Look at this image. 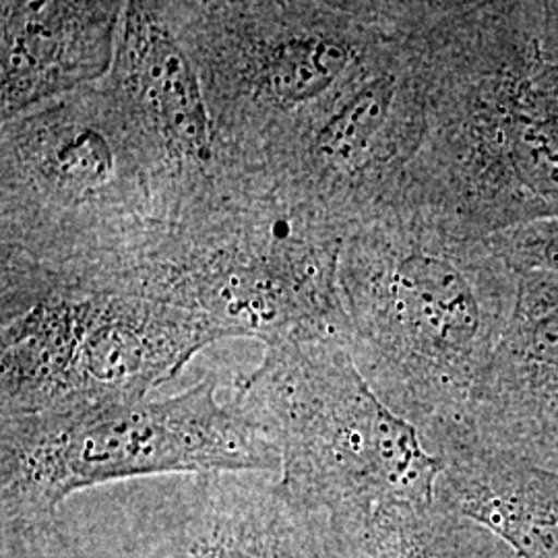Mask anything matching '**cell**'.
Listing matches in <instances>:
<instances>
[{"instance_id":"6da1fadb","label":"cell","mask_w":558,"mask_h":558,"mask_svg":"<svg viewBox=\"0 0 558 558\" xmlns=\"http://www.w3.org/2000/svg\"><path fill=\"white\" fill-rule=\"evenodd\" d=\"M230 177L281 182L304 141L418 17L420 4L166 0Z\"/></svg>"},{"instance_id":"4fadbf2b","label":"cell","mask_w":558,"mask_h":558,"mask_svg":"<svg viewBox=\"0 0 558 558\" xmlns=\"http://www.w3.org/2000/svg\"><path fill=\"white\" fill-rule=\"evenodd\" d=\"M518 156L523 172L546 191H558V140L542 129L519 133Z\"/></svg>"},{"instance_id":"9a60e30c","label":"cell","mask_w":558,"mask_h":558,"mask_svg":"<svg viewBox=\"0 0 558 558\" xmlns=\"http://www.w3.org/2000/svg\"><path fill=\"white\" fill-rule=\"evenodd\" d=\"M129 558H191V555L186 553L177 527L174 539L154 538L133 544Z\"/></svg>"},{"instance_id":"52a82bcc","label":"cell","mask_w":558,"mask_h":558,"mask_svg":"<svg viewBox=\"0 0 558 558\" xmlns=\"http://www.w3.org/2000/svg\"><path fill=\"white\" fill-rule=\"evenodd\" d=\"M54 269L75 311V356L54 412L145 401L205 348L232 339L216 320L140 286Z\"/></svg>"},{"instance_id":"30bf717a","label":"cell","mask_w":558,"mask_h":558,"mask_svg":"<svg viewBox=\"0 0 558 558\" xmlns=\"http://www.w3.org/2000/svg\"><path fill=\"white\" fill-rule=\"evenodd\" d=\"M179 534L191 558H359L327 515L257 474L197 476Z\"/></svg>"},{"instance_id":"8fae6325","label":"cell","mask_w":558,"mask_h":558,"mask_svg":"<svg viewBox=\"0 0 558 558\" xmlns=\"http://www.w3.org/2000/svg\"><path fill=\"white\" fill-rule=\"evenodd\" d=\"M435 442L440 507L505 539L519 558H558V474L497 458L463 428Z\"/></svg>"},{"instance_id":"9c48e42d","label":"cell","mask_w":558,"mask_h":558,"mask_svg":"<svg viewBox=\"0 0 558 558\" xmlns=\"http://www.w3.org/2000/svg\"><path fill=\"white\" fill-rule=\"evenodd\" d=\"M122 13V0H4L0 124L108 77Z\"/></svg>"},{"instance_id":"ba28073f","label":"cell","mask_w":558,"mask_h":558,"mask_svg":"<svg viewBox=\"0 0 558 558\" xmlns=\"http://www.w3.org/2000/svg\"><path fill=\"white\" fill-rule=\"evenodd\" d=\"M108 77L189 184L203 191L230 179L197 66L172 27L166 0H124Z\"/></svg>"},{"instance_id":"5b68a950","label":"cell","mask_w":558,"mask_h":558,"mask_svg":"<svg viewBox=\"0 0 558 558\" xmlns=\"http://www.w3.org/2000/svg\"><path fill=\"white\" fill-rule=\"evenodd\" d=\"M232 396L278 442L281 490L350 546L383 513L437 502L442 459L364 379L345 339L265 345Z\"/></svg>"},{"instance_id":"7c38bea8","label":"cell","mask_w":558,"mask_h":558,"mask_svg":"<svg viewBox=\"0 0 558 558\" xmlns=\"http://www.w3.org/2000/svg\"><path fill=\"white\" fill-rule=\"evenodd\" d=\"M463 523L439 502L396 509L360 534L356 550L371 558H476Z\"/></svg>"},{"instance_id":"3957f363","label":"cell","mask_w":558,"mask_h":558,"mask_svg":"<svg viewBox=\"0 0 558 558\" xmlns=\"http://www.w3.org/2000/svg\"><path fill=\"white\" fill-rule=\"evenodd\" d=\"M195 189L110 77L0 126V246L73 267L145 246Z\"/></svg>"},{"instance_id":"5bb4252c","label":"cell","mask_w":558,"mask_h":558,"mask_svg":"<svg viewBox=\"0 0 558 558\" xmlns=\"http://www.w3.org/2000/svg\"><path fill=\"white\" fill-rule=\"evenodd\" d=\"M534 360L539 368L536 385L558 405V315L539 325L534 339Z\"/></svg>"},{"instance_id":"8992f818","label":"cell","mask_w":558,"mask_h":558,"mask_svg":"<svg viewBox=\"0 0 558 558\" xmlns=\"http://www.w3.org/2000/svg\"><path fill=\"white\" fill-rule=\"evenodd\" d=\"M220 387L209 373L160 401L0 416L2 538L50 527L62 502L114 482L279 472L278 442Z\"/></svg>"},{"instance_id":"7a4b0ae2","label":"cell","mask_w":558,"mask_h":558,"mask_svg":"<svg viewBox=\"0 0 558 558\" xmlns=\"http://www.w3.org/2000/svg\"><path fill=\"white\" fill-rule=\"evenodd\" d=\"M472 232L414 201L360 216L339 255L348 348L364 379L433 439L468 424L490 348Z\"/></svg>"},{"instance_id":"277c9868","label":"cell","mask_w":558,"mask_h":558,"mask_svg":"<svg viewBox=\"0 0 558 558\" xmlns=\"http://www.w3.org/2000/svg\"><path fill=\"white\" fill-rule=\"evenodd\" d=\"M348 226L274 180H240L191 203L133 257L147 292L263 345L343 338L339 255Z\"/></svg>"}]
</instances>
